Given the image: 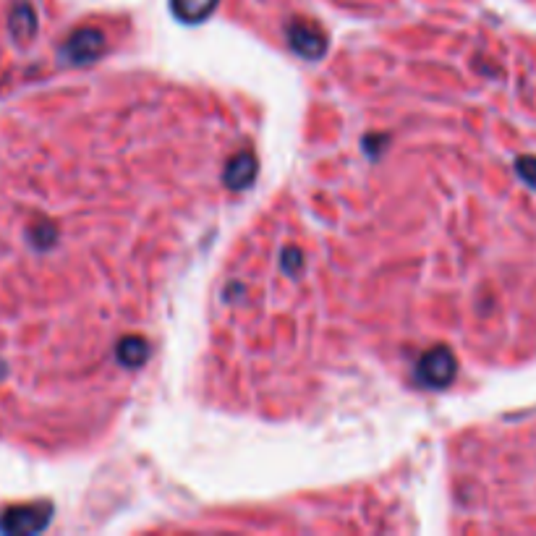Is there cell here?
<instances>
[{
  "label": "cell",
  "instance_id": "cell-1",
  "mask_svg": "<svg viewBox=\"0 0 536 536\" xmlns=\"http://www.w3.org/2000/svg\"><path fill=\"white\" fill-rule=\"evenodd\" d=\"M215 3L218 0H173V6H176V11L184 19H202V16H207L215 8Z\"/></svg>",
  "mask_w": 536,
  "mask_h": 536
},
{
  "label": "cell",
  "instance_id": "cell-2",
  "mask_svg": "<svg viewBox=\"0 0 536 536\" xmlns=\"http://www.w3.org/2000/svg\"><path fill=\"white\" fill-rule=\"evenodd\" d=\"M516 168L518 173H521L523 181H526L531 189H536V157H521Z\"/></svg>",
  "mask_w": 536,
  "mask_h": 536
}]
</instances>
